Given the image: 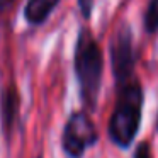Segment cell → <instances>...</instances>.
I'll list each match as a JSON object with an SVG mask.
<instances>
[{
  "instance_id": "obj_1",
  "label": "cell",
  "mask_w": 158,
  "mask_h": 158,
  "mask_svg": "<svg viewBox=\"0 0 158 158\" xmlns=\"http://www.w3.org/2000/svg\"><path fill=\"white\" fill-rule=\"evenodd\" d=\"M143 106L144 90L136 77L116 87V100L107 123V134L117 148L127 150L134 143L141 127Z\"/></svg>"
},
{
  "instance_id": "obj_2",
  "label": "cell",
  "mask_w": 158,
  "mask_h": 158,
  "mask_svg": "<svg viewBox=\"0 0 158 158\" xmlns=\"http://www.w3.org/2000/svg\"><path fill=\"white\" fill-rule=\"evenodd\" d=\"M73 70L83 107L89 110H95L104 77V53L89 27H82L77 36L73 51Z\"/></svg>"
},
{
  "instance_id": "obj_3",
  "label": "cell",
  "mask_w": 158,
  "mask_h": 158,
  "mask_svg": "<svg viewBox=\"0 0 158 158\" xmlns=\"http://www.w3.org/2000/svg\"><path fill=\"white\" fill-rule=\"evenodd\" d=\"M99 141V131L85 110H73L61 133V150L68 158H83Z\"/></svg>"
},
{
  "instance_id": "obj_4",
  "label": "cell",
  "mask_w": 158,
  "mask_h": 158,
  "mask_svg": "<svg viewBox=\"0 0 158 158\" xmlns=\"http://www.w3.org/2000/svg\"><path fill=\"white\" fill-rule=\"evenodd\" d=\"M109 55H110V68H112L114 82L117 85L129 82L136 77V55H134L133 44V32L127 24H123L114 31L109 43Z\"/></svg>"
},
{
  "instance_id": "obj_5",
  "label": "cell",
  "mask_w": 158,
  "mask_h": 158,
  "mask_svg": "<svg viewBox=\"0 0 158 158\" xmlns=\"http://www.w3.org/2000/svg\"><path fill=\"white\" fill-rule=\"evenodd\" d=\"M19 110H21V94L17 87L10 83L0 94V127H2V134L7 139H10L12 136Z\"/></svg>"
},
{
  "instance_id": "obj_6",
  "label": "cell",
  "mask_w": 158,
  "mask_h": 158,
  "mask_svg": "<svg viewBox=\"0 0 158 158\" xmlns=\"http://www.w3.org/2000/svg\"><path fill=\"white\" fill-rule=\"evenodd\" d=\"M58 4L60 0H27L24 7V19L31 26H41L49 19Z\"/></svg>"
},
{
  "instance_id": "obj_7",
  "label": "cell",
  "mask_w": 158,
  "mask_h": 158,
  "mask_svg": "<svg viewBox=\"0 0 158 158\" xmlns=\"http://www.w3.org/2000/svg\"><path fill=\"white\" fill-rule=\"evenodd\" d=\"M144 31L148 34H156L158 32V0H150L143 17Z\"/></svg>"
},
{
  "instance_id": "obj_8",
  "label": "cell",
  "mask_w": 158,
  "mask_h": 158,
  "mask_svg": "<svg viewBox=\"0 0 158 158\" xmlns=\"http://www.w3.org/2000/svg\"><path fill=\"white\" fill-rule=\"evenodd\" d=\"M133 158H153L150 143H148V141H141V143L136 146V150H134Z\"/></svg>"
},
{
  "instance_id": "obj_9",
  "label": "cell",
  "mask_w": 158,
  "mask_h": 158,
  "mask_svg": "<svg viewBox=\"0 0 158 158\" xmlns=\"http://www.w3.org/2000/svg\"><path fill=\"white\" fill-rule=\"evenodd\" d=\"M94 2H95V0H78V7H80V12H82V17L87 19V21L92 17Z\"/></svg>"
},
{
  "instance_id": "obj_10",
  "label": "cell",
  "mask_w": 158,
  "mask_h": 158,
  "mask_svg": "<svg viewBox=\"0 0 158 158\" xmlns=\"http://www.w3.org/2000/svg\"><path fill=\"white\" fill-rule=\"evenodd\" d=\"M14 2H15V0H0V14H2L4 10H7Z\"/></svg>"
},
{
  "instance_id": "obj_11",
  "label": "cell",
  "mask_w": 158,
  "mask_h": 158,
  "mask_svg": "<svg viewBox=\"0 0 158 158\" xmlns=\"http://www.w3.org/2000/svg\"><path fill=\"white\" fill-rule=\"evenodd\" d=\"M156 129H158V117H156Z\"/></svg>"
},
{
  "instance_id": "obj_12",
  "label": "cell",
  "mask_w": 158,
  "mask_h": 158,
  "mask_svg": "<svg viewBox=\"0 0 158 158\" xmlns=\"http://www.w3.org/2000/svg\"><path fill=\"white\" fill-rule=\"evenodd\" d=\"M39 158H43V156H39Z\"/></svg>"
}]
</instances>
